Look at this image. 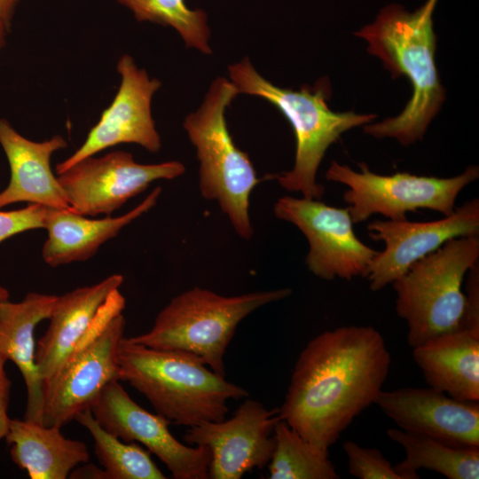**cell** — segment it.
Here are the masks:
<instances>
[{
	"label": "cell",
	"mask_w": 479,
	"mask_h": 479,
	"mask_svg": "<svg viewBox=\"0 0 479 479\" xmlns=\"http://www.w3.org/2000/svg\"><path fill=\"white\" fill-rule=\"evenodd\" d=\"M390 365L385 340L373 326L326 331L300 353L279 418L306 440L329 449L374 404Z\"/></svg>",
	"instance_id": "obj_1"
},
{
	"label": "cell",
	"mask_w": 479,
	"mask_h": 479,
	"mask_svg": "<svg viewBox=\"0 0 479 479\" xmlns=\"http://www.w3.org/2000/svg\"><path fill=\"white\" fill-rule=\"evenodd\" d=\"M437 1L427 0L413 12L389 4L373 23L355 33L368 42V52L381 59L393 78L403 75L412 88L400 114L364 126V131L376 138L394 137L403 145L422 139L445 99L435 59L433 13Z\"/></svg>",
	"instance_id": "obj_2"
},
{
	"label": "cell",
	"mask_w": 479,
	"mask_h": 479,
	"mask_svg": "<svg viewBox=\"0 0 479 479\" xmlns=\"http://www.w3.org/2000/svg\"><path fill=\"white\" fill-rule=\"evenodd\" d=\"M119 380L141 393L169 423L192 427L221 421L227 401L249 396L227 381L198 357L147 347L123 337L118 351Z\"/></svg>",
	"instance_id": "obj_3"
},
{
	"label": "cell",
	"mask_w": 479,
	"mask_h": 479,
	"mask_svg": "<svg viewBox=\"0 0 479 479\" xmlns=\"http://www.w3.org/2000/svg\"><path fill=\"white\" fill-rule=\"evenodd\" d=\"M230 80L240 93L262 98L274 106L291 124L296 141L294 164L289 171L268 175L288 192L303 198L320 200L325 187L316 180L319 165L328 147L349 130L372 122L376 114L353 111L334 112L328 105L330 84L326 79L299 90L279 88L263 78L247 57L228 67Z\"/></svg>",
	"instance_id": "obj_4"
},
{
	"label": "cell",
	"mask_w": 479,
	"mask_h": 479,
	"mask_svg": "<svg viewBox=\"0 0 479 479\" xmlns=\"http://www.w3.org/2000/svg\"><path fill=\"white\" fill-rule=\"evenodd\" d=\"M240 94L231 80L216 78L200 106L185 119L183 127L200 161V191L216 200L236 233L253 235L249 198L261 182L248 157L234 144L227 128L225 110Z\"/></svg>",
	"instance_id": "obj_5"
},
{
	"label": "cell",
	"mask_w": 479,
	"mask_h": 479,
	"mask_svg": "<svg viewBox=\"0 0 479 479\" xmlns=\"http://www.w3.org/2000/svg\"><path fill=\"white\" fill-rule=\"evenodd\" d=\"M291 294L290 288H279L224 296L195 287L174 297L148 332L130 339L154 349L194 355L224 377V357L238 325L256 309Z\"/></svg>",
	"instance_id": "obj_6"
},
{
	"label": "cell",
	"mask_w": 479,
	"mask_h": 479,
	"mask_svg": "<svg viewBox=\"0 0 479 479\" xmlns=\"http://www.w3.org/2000/svg\"><path fill=\"white\" fill-rule=\"evenodd\" d=\"M478 258V236L454 238L392 283L396 311L407 324L412 349L461 328L466 308L462 284Z\"/></svg>",
	"instance_id": "obj_7"
},
{
	"label": "cell",
	"mask_w": 479,
	"mask_h": 479,
	"mask_svg": "<svg viewBox=\"0 0 479 479\" xmlns=\"http://www.w3.org/2000/svg\"><path fill=\"white\" fill-rule=\"evenodd\" d=\"M125 298L115 290L86 338L43 388L42 423L62 428L111 381L119 380L118 351L126 326Z\"/></svg>",
	"instance_id": "obj_8"
},
{
	"label": "cell",
	"mask_w": 479,
	"mask_h": 479,
	"mask_svg": "<svg viewBox=\"0 0 479 479\" xmlns=\"http://www.w3.org/2000/svg\"><path fill=\"white\" fill-rule=\"evenodd\" d=\"M360 171L335 161L331 162L326 179L348 186L343 200L354 224L380 214L392 221L406 220V214L426 208L451 215L459 193L479 177V168L469 166L458 176L443 178L417 176L407 172L379 175L364 162Z\"/></svg>",
	"instance_id": "obj_9"
},
{
	"label": "cell",
	"mask_w": 479,
	"mask_h": 479,
	"mask_svg": "<svg viewBox=\"0 0 479 479\" xmlns=\"http://www.w3.org/2000/svg\"><path fill=\"white\" fill-rule=\"evenodd\" d=\"M277 218L295 225L306 237L309 252L305 263L318 278L346 280L365 277L379 251L355 234L348 208H335L319 200L284 196L273 206Z\"/></svg>",
	"instance_id": "obj_10"
},
{
	"label": "cell",
	"mask_w": 479,
	"mask_h": 479,
	"mask_svg": "<svg viewBox=\"0 0 479 479\" xmlns=\"http://www.w3.org/2000/svg\"><path fill=\"white\" fill-rule=\"evenodd\" d=\"M185 171L177 161L142 164L129 152L114 151L82 159L57 177L71 211L95 216H110L153 181L174 179Z\"/></svg>",
	"instance_id": "obj_11"
},
{
	"label": "cell",
	"mask_w": 479,
	"mask_h": 479,
	"mask_svg": "<svg viewBox=\"0 0 479 479\" xmlns=\"http://www.w3.org/2000/svg\"><path fill=\"white\" fill-rule=\"evenodd\" d=\"M90 410L108 433L127 443L138 442L154 454L176 479H207L211 453L207 446H188L169 430V420L137 404L119 381L108 383Z\"/></svg>",
	"instance_id": "obj_12"
},
{
	"label": "cell",
	"mask_w": 479,
	"mask_h": 479,
	"mask_svg": "<svg viewBox=\"0 0 479 479\" xmlns=\"http://www.w3.org/2000/svg\"><path fill=\"white\" fill-rule=\"evenodd\" d=\"M121 83L110 106L82 145L68 158L56 165L57 175L76 162L120 144H137L150 153L161 147V137L152 116V98L161 86L156 78L137 67L134 59L123 54L118 60Z\"/></svg>",
	"instance_id": "obj_13"
},
{
	"label": "cell",
	"mask_w": 479,
	"mask_h": 479,
	"mask_svg": "<svg viewBox=\"0 0 479 479\" xmlns=\"http://www.w3.org/2000/svg\"><path fill=\"white\" fill-rule=\"evenodd\" d=\"M368 236L385 248L372 260L365 277L372 291H379L404 274L409 267L458 237L479 235V200L474 198L442 219L429 222L375 220Z\"/></svg>",
	"instance_id": "obj_14"
},
{
	"label": "cell",
	"mask_w": 479,
	"mask_h": 479,
	"mask_svg": "<svg viewBox=\"0 0 479 479\" xmlns=\"http://www.w3.org/2000/svg\"><path fill=\"white\" fill-rule=\"evenodd\" d=\"M279 420V408L268 410L247 398L229 420L189 427L184 439L188 444L209 449L208 478L240 479L270 462L274 450L272 433Z\"/></svg>",
	"instance_id": "obj_15"
},
{
	"label": "cell",
	"mask_w": 479,
	"mask_h": 479,
	"mask_svg": "<svg viewBox=\"0 0 479 479\" xmlns=\"http://www.w3.org/2000/svg\"><path fill=\"white\" fill-rule=\"evenodd\" d=\"M400 429L458 445L479 446V403L429 388L381 389L375 398Z\"/></svg>",
	"instance_id": "obj_16"
},
{
	"label": "cell",
	"mask_w": 479,
	"mask_h": 479,
	"mask_svg": "<svg viewBox=\"0 0 479 479\" xmlns=\"http://www.w3.org/2000/svg\"><path fill=\"white\" fill-rule=\"evenodd\" d=\"M123 283L121 274L57 296L49 326L35 347V362L43 387L62 365L98 322L109 296Z\"/></svg>",
	"instance_id": "obj_17"
},
{
	"label": "cell",
	"mask_w": 479,
	"mask_h": 479,
	"mask_svg": "<svg viewBox=\"0 0 479 479\" xmlns=\"http://www.w3.org/2000/svg\"><path fill=\"white\" fill-rule=\"evenodd\" d=\"M0 145L7 158L10 180L0 192V208L17 202L69 209L68 199L51 168V155L67 146L60 135L36 142L19 133L0 118Z\"/></svg>",
	"instance_id": "obj_18"
},
{
	"label": "cell",
	"mask_w": 479,
	"mask_h": 479,
	"mask_svg": "<svg viewBox=\"0 0 479 479\" xmlns=\"http://www.w3.org/2000/svg\"><path fill=\"white\" fill-rule=\"evenodd\" d=\"M161 192V188L155 187L137 206L116 217L88 218L69 209L49 208L44 222L48 235L42 249L44 263L58 267L91 258L101 245L153 208Z\"/></svg>",
	"instance_id": "obj_19"
},
{
	"label": "cell",
	"mask_w": 479,
	"mask_h": 479,
	"mask_svg": "<svg viewBox=\"0 0 479 479\" xmlns=\"http://www.w3.org/2000/svg\"><path fill=\"white\" fill-rule=\"evenodd\" d=\"M57 295L30 292L18 302L0 303V355L13 362L27 389L24 419L42 423L43 387L35 362V329L48 319ZM43 424V423H42Z\"/></svg>",
	"instance_id": "obj_20"
},
{
	"label": "cell",
	"mask_w": 479,
	"mask_h": 479,
	"mask_svg": "<svg viewBox=\"0 0 479 479\" xmlns=\"http://www.w3.org/2000/svg\"><path fill=\"white\" fill-rule=\"evenodd\" d=\"M429 387L469 402L479 401V330L461 328L412 348Z\"/></svg>",
	"instance_id": "obj_21"
},
{
	"label": "cell",
	"mask_w": 479,
	"mask_h": 479,
	"mask_svg": "<svg viewBox=\"0 0 479 479\" xmlns=\"http://www.w3.org/2000/svg\"><path fill=\"white\" fill-rule=\"evenodd\" d=\"M61 428L11 419L5 436L12 460L31 479H66L90 460L87 445L64 436Z\"/></svg>",
	"instance_id": "obj_22"
},
{
	"label": "cell",
	"mask_w": 479,
	"mask_h": 479,
	"mask_svg": "<svg viewBox=\"0 0 479 479\" xmlns=\"http://www.w3.org/2000/svg\"><path fill=\"white\" fill-rule=\"evenodd\" d=\"M387 435L405 452L395 466L404 479H418L417 471L428 469L449 479L479 478V446L458 445L427 435L389 428Z\"/></svg>",
	"instance_id": "obj_23"
},
{
	"label": "cell",
	"mask_w": 479,
	"mask_h": 479,
	"mask_svg": "<svg viewBox=\"0 0 479 479\" xmlns=\"http://www.w3.org/2000/svg\"><path fill=\"white\" fill-rule=\"evenodd\" d=\"M274 450L268 463L271 479H338L328 449L303 438L285 420L273 430Z\"/></svg>",
	"instance_id": "obj_24"
},
{
	"label": "cell",
	"mask_w": 479,
	"mask_h": 479,
	"mask_svg": "<svg viewBox=\"0 0 479 479\" xmlns=\"http://www.w3.org/2000/svg\"><path fill=\"white\" fill-rule=\"evenodd\" d=\"M90 434L94 452L107 479H165L153 461L150 452L136 443H127L105 430L90 409L75 419Z\"/></svg>",
	"instance_id": "obj_25"
},
{
	"label": "cell",
	"mask_w": 479,
	"mask_h": 479,
	"mask_svg": "<svg viewBox=\"0 0 479 479\" xmlns=\"http://www.w3.org/2000/svg\"><path fill=\"white\" fill-rule=\"evenodd\" d=\"M129 9L137 21H148L173 27L186 47L209 55L210 29L208 16L201 9H190L185 0H115Z\"/></svg>",
	"instance_id": "obj_26"
},
{
	"label": "cell",
	"mask_w": 479,
	"mask_h": 479,
	"mask_svg": "<svg viewBox=\"0 0 479 479\" xmlns=\"http://www.w3.org/2000/svg\"><path fill=\"white\" fill-rule=\"evenodd\" d=\"M350 475L359 479H404L395 466L375 448L363 447L353 441L343 444Z\"/></svg>",
	"instance_id": "obj_27"
},
{
	"label": "cell",
	"mask_w": 479,
	"mask_h": 479,
	"mask_svg": "<svg viewBox=\"0 0 479 479\" xmlns=\"http://www.w3.org/2000/svg\"><path fill=\"white\" fill-rule=\"evenodd\" d=\"M49 207L28 204L20 209L0 210V243L27 231L44 228Z\"/></svg>",
	"instance_id": "obj_28"
},
{
	"label": "cell",
	"mask_w": 479,
	"mask_h": 479,
	"mask_svg": "<svg viewBox=\"0 0 479 479\" xmlns=\"http://www.w3.org/2000/svg\"><path fill=\"white\" fill-rule=\"evenodd\" d=\"M465 295L466 308L461 328L479 330V269L478 263L467 271ZM460 328V329H461Z\"/></svg>",
	"instance_id": "obj_29"
},
{
	"label": "cell",
	"mask_w": 479,
	"mask_h": 479,
	"mask_svg": "<svg viewBox=\"0 0 479 479\" xmlns=\"http://www.w3.org/2000/svg\"><path fill=\"white\" fill-rule=\"evenodd\" d=\"M6 362L7 360L0 355V439L5 438L11 422L7 410L12 382L5 371Z\"/></svg>",
	"instance_id": "obj_30"
},
{
	"label": "cell",
	"mask_w": 479,
	"mask_h": 479,
	"mask_svg": "<svg viewBox=\"0 0 479 479\" xmlns=\"http://www.w3.org/2000/svg\"><path fill=\"white\" fill-rule=\"evenodd\" d=\"M68 478L107 479V475L103 468H99L88 461L77 466L71 472Z\"/></svg>",
	"instance_id": "obj_31"
},
{
	"label": "cell",
	"mask_w": 479,
	"mask_h": 479,
	"mask_svg": "<svg viewBox=\"0 0 479 479\" xmlns=\"http://www.w3.org/2000/svg\"><path fill=\"white\" fill-rule=\"evenodd\" d=\"M21 0H0V20L9 27L18 4Z\"/></svg>",
	"instance_id": "obj_32"
},
{
	"label": "cell",
	"mask_w": 479,
	"mask_h": 479,
	"mask_svg": "<svg viewBox=\"0 0 479 479\" xmlns=\"http://www.w3.org/2000/svg\"><path fill=\"white\" fill-rule=\"evenodd\" d=\"M9 29L10 27L2 20H0V53L4 46L6 34L8 33Z\"/></svg>",
	"instance_id": "obj_33"
},
{
	"label": "cell",
	"mask_w": 479,
	"mask_h": 479,
	"mask_svg": "<svg viewBox=\"0 0 479 479\" xmlns=\"http://www.w3.org/2000/svg\"><path fill=\"white\" fill-rule=\"evenodd\" d=\"M9 291L0 284V303L6 300H9Z\"/></svg>",
	"instance_id": "obj_34"
}]
</instances>
